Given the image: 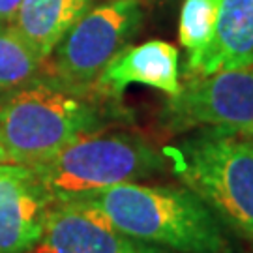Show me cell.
Wrapping results in <instances>:
<instances>
[{
  "instance_id": "5bb4252c",
  "label": "cell",
  "mask_w": 253,
  "mask_h": 253,
  "mask_svg": "<svg viewBox=\"0 0 253 253\" xmlns=\"http://www.w3.org/2000/svg\"><path fill=\"white\" fill-rule=\"evenodd\" d=\"M23 0H0V27H11Z\"/></svg>"
},
{
  "instance_id": "2e32d148",
  "label": "cell",
  "mask_w": 253,
  "mask_h": 253,
  "mask_svg": "<svg viewBox=\"0 0 253 253\" xmlns=\"http://www.w3.org/2000/svg\"><path fill=\"white\" fill-rule=\"evenodd\" d=\"M139 253H167V252H163V250H160L158 246L143 244V246H141V250H139Z\"/></svg>"
},
{
  "instance_id": "9c48e42d",
  "label": "cell",
  "mask_w": 253,
  "mask_h": 253,
  "mask_svg": "<svg viewBox=\"0 0 253 253\" xmlns=\"http://www.w3.org/2000/svg\"><path fill=\"white\" fill-rule=\"evenodd\" d=\"M129 84H143L174 98L182 88L178 49L163 40L126 45L101 70L92 88L107 100H118Z\"/></svg>"
},
{
  "instance_id": "9a60e30c",
  "label": "cell",
  "mask_w": 253,
  "mask_h": 253,
  "mask_svg": "<svg viewBox=\"0 0 253 253\" xmlns=\"http://www.w3.org/2000/svg\"><path fill=\"white\" fill-rule=\"evenodd\" d=\"M2 163H15L13 162V158H11V154H9L8 146H6V143H4V137H2V133H0V165Z\"/></svg>"
},
{
  "instance_id": "4fadbf2b",
  "label": "cell",
  "mask_w": 253,
  "mask_h": 253,
  "mask_svg": "<svg viewBox=\"0 0 253 253\" xmlns=\"http://www.w3.org/2000/svg\"><path fill=\"white\" fill-rule=\"evenodd\" d=\"M45 60L13 27H0V94L23 86L43 73Z\"/></svg>"
},
{
  "instance_id": "30bf717a",
  "label": "cell",
  "mask_w": 253,
  "mask_h": 253,
  "mask_svg": "<svg viewBox=\"0 0 253 253\" xmlns=\"http://www.w3.org/2000/svg\"><path fill=\"white\" fill-rule=\"evenodd\" d=\"M248 66H253V0H219L214 43L188 77Z\"/></svg>"
},
{
  "instance_id": "8992f818",
  "label": "cell",
  "mask_w": 253,
  "mask_h": 253,
  "mask_svg": "<svg viewBox=\"0 0 253 253\" xmlns=\"http://www.w3.org/2000/svg\"><path fill=\"white\" fill-rule=\"evenodd\" d=\"M165 124L172 129H221L253 133V66L188 77L180 92L169 98Z\"/></svg>"
},
{
  "instance_id": "5b68a950",
  "label": "cell",
  "mask_w": 253,
  "mask_h": 253,
  "mask_svg": "<svg viewBox=\"0 0 253 253\" xmlns=\"http://www.w3.org/2000/svg\"><path fill=\"white\" fill-rule=\"evenodd\" d=\"M143 23L139 0H109L86 9L43 64V75L75 88H92L101 70Z\"/></svg>"
},
{
  "instance_id": "7a4b0ae2",
  "label": "cell",
  "mask_w": 253,
  "mask_h": 253,
  "mask_svg": "<svg viewBox=\"0 0 253 253\" xmlns=\"http://www.w3.org/2000/svg\"><path fill=\"white\" fill-rule=\"evenodd\" d=\"M103 96L40 75L0 94V133L13 162L32 167L77 137L107 126Z\"/></svg>"
},
{
  "instance_id": "3957f363",
  "label": "cell",
  "mask_w": 253,
  "mask_h": 253,
  "mask_svg": "<svg viewBox=\"0 0 253 253\" xmlns=\"http://www.w3.org/2000/svg\"><path fill=\"white\" fill-rule=\"evenodd\" d=\"M186 188L217 219L253 240V137L203 127L163 150Z\"/></svg>"
},
{
  "instance_id": "6da1fadb",
  "label": "cell",
  "mask_w": 253,
  "mask_h": 253,
  "mask_svg": "<svg viewBox=\"0 0 253 253\" xmlns=\"http://www.w3.org/2000/svg\"><path fill=\"white\" fill-rule=\"evenodd\" d=\"M122 235L182 253H227L216 214L186 186L126 182L83 199Z\"/></svg>"
},
{
  "instance_id": "7c38bea8",
  "label": "cell",
  "mask_w": 253,
  "mask_h": 253,
  "mask_svg": "<svg viewBox=\"0 0 253 253\" xmlns=\"http://www.w3.org/2000/svg\"><path fill=\"white\" fill-rule=\"evenodd\" d=\"M219 0H184L178 23V40L188 53V75L195 72L214 43Z\"/></svg>"
},
{
  "instance_id": "8fae6325",
  "label": "cell",
  "mask_w": 253,
  "mask_h": 253,
  "mask_svg": "<svg viewBox=\"0 0 253 253\" xmlns=\"http://www.w3.org/2000/svg\"><path fill=\"white\" fill-rule=\"evenodd\" d=\"M94 0H23L11 27L43 60Z\"/></svg>"
},
{
  "instance_id": "ba28073f",
  "label": "cell",
  "mask_w": 253,
  "mask_h": 253,
  "mask_svg": "<svg viewBox=\"0 0 253 253\" xmlns=\"http://www.w3.org/2000/svg\"><path fill=\"white\" fill-rule=\"evenodd\" d=\"M53 201L27 165H0V253H30Z\"/></svg>"
},
{
  "instance_id": "52a82bcc",
  "label": "cell",
  "mask_w": 253,
  "mask_h": 253,
  "mask_svg": "<svg viewBox=\"0 0 253 253\" xmlns=\"http://www.w3.org/2000/svg\"><path fill=\"white\" fill-rule=\"evenodd\" d=\"M141 246L98 210L68 201L51 205L43 235L30 253H139Z\"/></svg>"
},
{
  "instance_id": "277c9868",
  "label": "cell",
  "mask_w": 253,
  "mask_h": 253,
  "mask_svg": "<svg viewBox=\"0 0 253 253\" xmlns=\"http://www.w3.org/2000/svg\"><path fill=\"white\" fill-rule=\"evenodd\" d=\"M165 163L163 152L143 137L100 127L77 137L30 169L49 199L68 203L152 176L163 171Z\"/></svg>"
},
{
  "instance_id": "e0dca14e",
  "label": "cell",
  "mask_w": 253,
  "mask_h": 253,
  "mask_svg": "<svg viewBox=\"0 0 253 253\" xmlns=\"http://www.w3.org/2000/svg\"><path fill=\"white\" fill-rule=\"evenodd\" d=\"M252 137H253V133H252Z\"/></svg>"
}]
</instances>
